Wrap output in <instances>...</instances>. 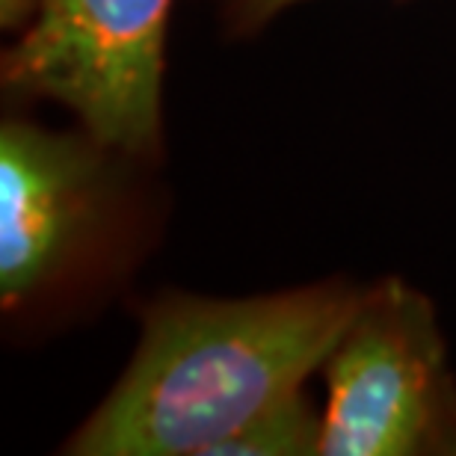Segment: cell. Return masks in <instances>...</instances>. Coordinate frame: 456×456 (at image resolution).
<instances>
[{"label": "cell", "instance_id": "8992f818", "mask_svg": "<svg viewBox=\"0 0 456 456\" xmlns=\"http://www.w3.org/2000/svg\"><path fill=\"white\" fill-rule=\"evenodd\" d=\"M297 4H303V0H225L223 18L232 33L249 36Z\"/></svg>", "mask_w": 456, "mask_h": 456}, {"label": "cell", "instance_id": "6da1fadb", "mask_svg": "<svg viewBox=\"0 0 456 456\" xmlns=\"http://www.w3.org/2000/svg\"><path fill=\"white\" fill-rule=\"evenodd\" d=\"M359 297L341 279L240 299L154 297L125 373L62 453L211 456L323 368Z\"/></svg>", "mask_w": 456, "mask_h": 456}, {"label": "cell", "instance_id": "277c9868", "mask_svg": "<svg viewBox=\"0 0 456 456\" xmlns=\"http://www.w3.org/2000/svg\"><path fill=\"white\" fill-rule=\"evenodd\" d=\"M118 158L86 131L0 125V303L18 312L53 290L93 249L113 208Z\"/></svg>", "mask_w": 456, "mask_h": 456}, {"label": "cell", "instance_id": "5b68a950", "mask_svg": "<svg viewBox=\"0 0 456 456\" xmlns=\"http://www.w3.org/2000/svg\"><path fill=\"white\" fill-rule=\"evenodd\" d=\"M321 448L323 415L299 388L246 421L211 456H321Z\"/></svg>", "mask_w": 456, "mask_h": 456}, {"label": "cell", "instance_id": "7a4b0ae2", "mask_svg": "<svg viewBox=\"0 0 456 456\" xmlns=\"http://www.w3.org/2000/svg\"><path fill=\"white\" fill-rule=\"evenodd\" d=\"M321 456H456V377L430 297L391 276L362 288L323 364Z\"/></svg>", "mask_w": 456, "mask_h": 456}, {"label": "cell", "instance_id": "3957f363", "mask_svg": "<svg viewBox=\"0 0 456 456\" xmlns=\"http://www.w3.org/2000/svg\"><path fill=\"white\" fill-rule=\"evenodd\" d=\"M169 6L172 0H39L4 51V86L69 107L118 158H158Z\"/></svg>", "mask_w": 456, "mask_h": 456}]
</instances>
